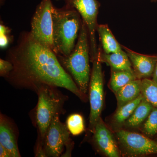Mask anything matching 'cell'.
<instances>
[{"label": "cell", "mask_w": 157, "mask_h": 157, "mask_svg": "<svg viewBox=\"0 0 157 157\" xmlns=\"http://www.w3.org/2000/svg\"><path fill=\"white\" fill-rule=\"evenodd\" d=\"M9 60L13 69L6 78L15 87L36 92L39 86L48 85L66 89L82 101L87 102V95L79 89L55 53L34 40L30 34L11 52Z\"/></svg>", "instance_id": "6da1fadb"}, {"label": "cell", "mask_w": 157, "mask_h": 157, "mask_svg": "<svg viewBox=\"0 0 157 157\" xmlns=\"http://www.w3.org/2000/svg\"><path fill=\"white\" fill-rule=\"evenodd\" d=\"M54 52L56 55L69 56L75 47V41L80 28V20L75 10L69 8L52 11Z\"/></svg>", "instance_id": "7a4b0ae2"}, {"label": "cell", "mask_w": 157, "mask_h": 157, "mask_svg": "<svg viewBox=\"0 0 157 157\" xmlns=\"http://www.w3.org/2000/svg\"><path fill=\"white\" fill-rule=\"evenodd\" d=\"M88 30L84 21L82 24L77 43L67 56H59L62 66L72 75L80 91L87 95L90 84V67Z\"/></svg>", "instance_id": "3957f363"}, {"label": "cell", "mask_w": 157, "mask_h": 157, "mask_svg": "<svg viewBox=\"0 0 157 157\" xmlns=\"http://www.w3.org/2000/svg\"><path fill=\"white\" fill-rule=\"evenodd\" d=\"M56 86L42 84L36 92L38 101L36 110V122L38 137L43 141L47 129L55 116L65 113L64 105L67 97L62 94Z\"/></svg>", "instance_id": "277c9868"}, {"label": "cell", "mask_w": 157, "mask_h": 157, "mask_svg": "<svg viewBox=\"0 0 157 157\" xmlns=\"http://www.w3.org/2000/svg\"><path fill=\"white\" fill-rule=\"evenodd\" d=\"M121 157L157 154V142L143 134L122 129L114 132Z\"/></svg>", "instance_id": "5b68a950"}, {"label": "cell", "mask_w": 157, "mask_h": 157, "mask_svg": "<svg viewBox=\"0 0 157 157\" xmlns=\"http://www.w3.org/2000/svg\"><path fill=\"white\" fill-rule=\"evenodd\" d=\"M59 117L57 115L52 119L43 140V147L47 157L60 156L65 147L66 152L62 156H71L73 142L70 138L67 125L61 122Z\"/></svg>", "instance_id": "8992f818"}, {"label": "cell", "mask_w": 157, "mask_h": 157, "mask_svg": "<svg viewBox=\"0 0 157 157\" xmlns=\"http://www.w3.org/2000/svg\"><path fill=\"white\" fill-rule=\"evenodd\" d=\"M93 66L89 91L90 111L88 132L93 134L98 120L101 117L104 101V78L102 66L98 56L93 61Z\"/></svg>", "instance_id": "52a82bcc"}, {"label": "cell", "mask_w": 157, "mask_h": 157, "mask_svg": "<svg viewBox=\"0 0 157 157\" xmlns=\"http://www.w3.org/2000/svg\"><path fill=\"white\" fill-rule=\"evenodd\" d=\"M53 7L51 0H42L32 19L29 33L34 40L53 51L52 11Z\"/></svg>", "instance_id": "ba28073f"}, {"label": "cell", "mask_w": 157, "mask_h": 157, "mask_svg": "<svg viewBox=\"0 0 157 157\" xmlns=\"http://www.w3.org/2000/svg\"><path fill=\"white\" fill-rule=\"evenodd\" d=\"M68 5H71L75 8L81 15L90 36L91 46V58L93 61L98 56L95 38L97 29V16L98 4L96 0H67Z\"/></svg>", "instance_id": "9c48e42d"}, {"label": "cell", "mask_w": 157, "mask_h": 157, "mask_svg": "<svg viewBox=\"0 0 157 157\" xmlns=\"http://www.w3.org/2000/svg\"><path fill=\"white\" fill-rule=\"evenodd\" d=\"M92 140L97 151L104 156L121 157L114 132L101 117L96 124Z\"/></svg>", "instance_id": "30bf717a"}, {"label": "cell", "mask_w": 157, "mask_h": 157, "mask_svg": "<svg viewBox=\"0 0 157 157\" xmlns=\"http://www.w3.org/2000/svg\"><path fill=\"white\" fill-rule=\"evenodd\" d=\"M130 61L135 75L138 79L152 77L157 61V56L140 54L124 47Z\"/></svg>", "instance_id": "8fae6325"}, {"label": "cell", "mask_w": 157, "mask_h": 157, "mask_svg": "<svg viewBox=\"0 0 157 157\" xmlns=\"http://www.w3.org/2000/svg\"><path fill=\"white\" fill-rule=\"evenodd\" d=\"M0 144L9 151L11 157H21L16 127L12 121L2 113L0 116Z\"/></svg>", "instance_id": "7c38bea8"}, {"label": "cell", "mask_w": 157, "mask_h": 157, "mask_svg": "<svg viewBox=\"0 0 157 157\" xmlns=\"http://www.w3.org/2000/svg\"><path fill=\"white\" fill-rule=\"evenodd\" d=\"M142 94L135 100L117 108L115 112L111 116L107 124L113 132L123 129L124 124L130 117L135 108L142 100Z\"/></svg>", "instance_id": "4fadbf2b"}, {"label": "cell", "mask_w": 157, "mask_h": 157, "mask_svg": "<svg viewBox=\"0 0 157 157\" xmlns=\"http://www.w3.org/2000/svg\"><path fill=\"white\" fill-rule=\"evenodd\" d=\"M153 107V106L143 97L132 115L124 124L123 129L130 131L139 129Z\"/></svg>", "instance_id": "5bb4252c"}, {"label": "cell", "mask_w": 157, "mask_h": 157, "mask_svg": "<svg viewBox=\"0 0 157 157\" xmlns=\"http://www.w3.org/2000/svg\"><path fill=\"white\" fill-rule=\"evenodd\" d=\"M98 56L100 61L107 63L110 66L111 69L134 72L128 55L123 50L119 52L109 54L99 52Z\"/></svg>", "instance_id": "9a60e30c"}, {"label": "cell", "mask_w": 157, "mask_h": 157, "mask_svg": "<svg viewBox=\"0 0 157 157\" xmlns=\"http://www.w3.org/2000/svg\"><path fill=\"white\" fill-rule=\"evenodd\" d=\"M141 79L137 78L130 82L114 93L117 101V108L134 101L141 94Z\"/></svg>", "instance_id": "2e32d148"}, {"label": "cell", "mask_w": 157, "mask_h": 157, "mask_svg": "<svg viewBox=\"0 0 157 157\" xmlns=\"http://www.w3.org/2000/svg\"><path fill=\"white\" fill-rule=\"evenodd\" d=\"M97 29L104 53H114L122 50L108 26L101 25L98 26Z\"/></svg>", "instance_id": "e0dca14e"}, {"label": "cell", "mask_w": 157, "mask_h": 157, "mask_svg": "<svg viewBox=\"0 0 157 157\" xmlns=\"http://www.w3.org/2000/svg\"><path fill=\"white\" fill-rule=\"evenodd\" d=\"M137 78L134 72L111 69V76L108 87L114 94L121 88Z\"/></svg>", "instance_id": "ac0fdd59"}, {"label": "cell", "mask_w": 157, "mask_h": 157, "mask_svg": "<svg viewBox=\"0 0 157 157\" xmlns=\"http://www.w3.org/2000/svg\"><path fill=\"white\" fill-rule=\"evenodd\" d=\"M141 94L149 103L157 108V83L150 78L141 79Z\"/></svg>", "instance_id": "d6986e66"}, {"label": "cell", "mask_w": 157, "mask_h": 157, "mask_svg": "<svg viewBox=\"0 0 157 157\" xmlns=\"http://www.w3.org/2000/svg\"><path fill=\"white\" fill-rule=\"evenodd\" d=\"M141 133L154 139L157 135V108L154 107L146 119L139 128Z\"/></svg>", "instance_id": "ffe728a7"}, {"label": "cell", "mask_w": 157, "mask_h": 157, "mask_svg": "<svg viewBox=\"0 0 157 157\" xmlns=\"http://www.w3.org/2000/svg\"><path fill=\"white\" fill-rule=\"evenodd\" d=\"M66 125L70 133L73 136L80 135L85 131L83 118L78 113L69 116L67 119Z\"/></svg>", "instance_id": "44dd1931"}, {"label": "cell", "mask_w": 157, "mask_h": 157, "mask_svg": "<svg viewBox=\"0 0 157 157\" xmlns=\"http://www.w3.org/2000/svg\"><path fill=\"white\" fill-rule=\"evenodd\" d=\"M9 29L3 25H0V47L6 48L9 43Z\"/></svg>", "instance_id": "7402d4cb"}, {"label": "cell", "mask_w": 157, "mask_h": 157, "mask_svg": "<svg viewBox=\"0 0 157 157\" xmlns=\"http://www.w3.org/2000/svg\"><path fill=\"white\" fill-rule=\"evenodd\" d=\"M13 66L9 60H5L3 59H0V75L6 77L12 71Z\"/></svg>", "instance_id": "603a6c76"}, {"label": "cell", "mask_w": 157, "mask_h": 157, "mask_svg": "<svg viewBox=\"0 0 157 157\" xmlns=\"http://www.w3.org/2000/svg\"><path fill=\"white\" fill-rule=\"evenodd\" d=\"M35 155L36 157H47L44 150L43 141L41 140V138L38 137L36 145Z\"/></svg>", "instance_id": "cb8c5ba5"}, {"label": "cell", "mask_w": 157, "mask_h": 157, "mask_svg": "<svg viewBox=\"0 0 157 157\" xmlns=\"http://www.w3.org/2000/svg\"><path fill=\"white\" fill-rule=\"evenodd\" d=\"M0 157H12L9 151L1 144H0Z\"/></svg>", "instance_id": "d4e9b609"}, {"label": "cell", "mask_w": 157, "mask_h": 157, "mask_svg": "<svg viewBox=\"0 0 157 157\" xmlns=\"http://www.w3.org/2000/svg\"><path fill=\"white\" fill-rule=\"evenodd\" d=\"M152 79L157 83V61L155 66L154 71L152 76Z\"/></svg>", "instance_id": "484cf974"}, {"label": "cell", "mask_w": 157, "mask_h": 157, "mask_svg": "<svg viewBox=\"0 0 157 157\" xmlns=\"http://www.w3.org/2000/svg\"><path fill=\"white\" fill-rule=\"evenodd\" d=\"M154 139L155 140H156L157 142V135H156V136L155 137V138H154Z\"/></svg>", "instance_id": "4316f807"}, {"label": "cell", "mask_w": 157, "mask_h": 157, "mask_svg": "<svg viewBox=\"0 0 157 157\" xmlns=\"http://www.w3.org/2000/svg\"><path fill=\"white\" fill-rule=\"evenodd\" d=\"M153 1H156V0H153Z\"/></svg>", "instance_id": "83f0119b"}]
</instances>
